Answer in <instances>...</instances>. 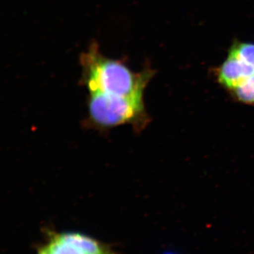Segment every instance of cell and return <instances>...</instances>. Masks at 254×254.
I'll list each match as a JSON object with an SVG mask.
<instances>
[{"instance_id": "cell-4", "label": "cell", "mask_w": 254, "mask_h": 254, "mask_svg": "<svg viewBox=\"0 0 254 254\" xmlns=\"http://www.w3.org/2000/svg\"><path fill=\"white\" fill-rule=\"evenodd\" d=\"M254 75V69L245 62L231 54L219 68V81L231 91L241 83Z\"/></svg>"}, {"instance_id": "cell-1", "label": "cell", "mask_w": 254, "mask_h": 254, "mask_svg": "<svg viewBox=\"0 0 254 254\" xmlns=\"http://www.w3.org/2000/svg\"><path fill=\"white\" fill-rule=\"evenodd\" d=\"M82 81L90 93L143 99L145 86L153 75L150 70L135 73L120 60L102 54L93 43L81 56Z\"/></svg>"}, {"instance_id": "cell-6", "label": "cell", "mask_w": 254, "mask_h": 254, "mask_svg": "<svg viewBox=\"0 0 254 254\" xmlns=\"http://www.w3.org/2000/svg\"><path fill=\"white\" fill-rule=\"evenodd\" d=\"M234 96L242 103L254 105V75L231 91Z\"/></svg>"}, {"instance_id": "cell-3", "label": "cell", "mask_w": 254, "mask_h": 254, "mask_svg": "<svg viewBox=\"0 0 254 254\" xmlns=\"http://www.w3.org/2000/svg\"><path fill=\"white\" fill-rule=\"evenodd\" d=\"M37 254H116L108 245L79 232H49Z\"/></svg>"}, {"instance_id": "cell-2", "label": "cell", "mask_w": 254, "mask_h": 254, "mask_svg": "<svg viewBox=\"0 0 254 254\" xmlns=\"http://www.w3.org/2000/svg\"><path fill=\"white\" fill-rule=\"evenodd\" d=\"M143 99L125 98L106 93H90L88 118L90 126L106 130L124 125H131L141 130L147 124Z\"/></svg>"}, {"instance_id": "cell-5", "label": "cell", "mask_w": 254, "mask_h": 254, "mask_svg": "<svg viewBox=\"0 0 254 254\" xmlns=\"http://www.w3.org/2000/svg\"><path fill=\"white\" fill-rule=\"evenodd\" d=\"M229 54L234 55L245 62L254 69V44L249 43H237L232 45Z\"/></svg>"}]
</instances>
